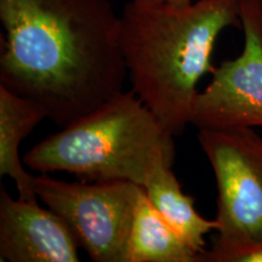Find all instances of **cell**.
<instances>
[{"label": "cell", "instance_id": "6", "mask_svg": "<svg viewBox=\"0 0 262 262\" xmlns=\"http://www.w3.org/2000/svg\"><path fill=\"white\" fill-rule=\"evenodd\" d=\"M242 54L224 61L194 98L191 125L196 129L262 126V0H242Z\"/></svg>", "mask_w": 262, "mask_h": 262}, {"label": "cell", "instance_id": "7", "mask_svg": "<svg viewBox=\"0 0 262 262\" xmlns=\"http://www.w3.org/2000/svg\"><path fill=\"white\" fill-rule=\"evenodd\" d=\"M39 199L0 191V261L78 262L80 245L70 226Z\"/></svg>", "mask_w": 262, "mask_h": 262}, {"label": "cell", "instance_id": "4", "mask_svg": "<svg viewBox=\"0 0 262 262\" xmlns=\"http://www.w3.org/2000/svg\"><path fill=\"white\" fill-rule=\"evenodd\" d=\"M196 139L217 188L216 238L199 262H222L262 242V137L253 127H237L198 129Z\"/></svg>", "mask_w": 262, "mask_h": 262}, {"label": "cell", "instance_id": "2", "mask_svg": "<svg viewBox=\"0 0 262 262\" xmlns=\"http://www.w3.org/2000/svg\"><path fill=\"white\" fill-rule=\"evenodd\" d=\"M242 0L175 5L130 0L120 14V47L133 91L180 135L191 124L196 85L215 71L212 51L227 27L241 25Z\"/></svg>", "mask_w": 262, "mask_h": 262}, {"label": "cell", "instance_id": "3", "mask_svg": "<svg viewBox=\"0 0 262 262\" xmlns=\"http://www.w3.org/2000/svg\"><path fill=\"white\" fill-rule=\"evenodd\" d=\"M175 155L172 134L131 90L45 137L26 153L24 162L38 172L143 187L156 170L172 166Z\"/></svg>", "mask_w": 262, "mask_h": 262}, {"label": "cell", "instance_id": "12", "mask_svg": "<svg viewBox=\"0 0 262 262\" xmlns=\"http://www.w3.org/2000/svg\"><path fill=\"white\" fill-rule=\"evenodd\" d=\"M156 2L170 3V4H175V5H185V4H189V3L194 2V0H156Z\"/></svg>", "mask_w": 262, "mask_h": 262}, {"label": "cell", "instance_id": "8", "mask_svg": "<svg viewBox=\"0 0 262 262\" xmlns=\"http://www.w3.org/2000/svg\"><path fill=\"white\" fill-rule=\"evenodd\" d=\"M44 119H49L48 112L40 103L0 84V175L11 179L18 196L28 201L38 198L34 176L26 171L19 147Z\"/></svg>", "mask_w": 262, "mask_h": 262}, {"label": "cell", "instance_id": "10", "mask_svg": "<svg viewBox=\"0 0 262 262\" xmlns=\"http://www.w3.org/2000/svg\"><path fill=\"white\" fill-rule=\"evenodd\" d=\"M148 199L166 221L199 253L205 250V235L216 231V220L195 210L194 198L182 191L172 166H162L142 187Z\"/></svg>", "mask_w": 262, "mask_h": 262}, {"label": "cell", "instance_id": "11", "mask_svg": "<svg viewBox=\"0 0 262 262\" xmlns=\"http://www.w3.org/2000/svg\"><path fill=\"white\" fill-rule=\"evenodd\" d=\"M222 262H262V242L226 256Z\"/></svg>", "mask_w": 262, "mask_h": 262}, {"label": "cell", "instance_id": "1", "mask_svg": "<svg viewBox=\"0 0 262 262\" xmlns=\"http://www.w3.org/2000/svg\"><path fill=\"white\" fill-rule=\"evenodd\" d=\"M0 84L37 101L57 126L123 93L120 15L111 0H0Z\"/></svg>", "mask_w": 262, "mask_h": 262}, {"label": "cell", "instance_id": "5", "mask_svg": "<svg viewBox=\"0 0 262 262\" xmlns=\"http://www.w3.org/2000/svg\"><path fill=\"white\" fill-rule=\"evenodd\" d=\"M142 187L127 181L67 182L47 172L34 176L42 205L67 222L95 262H127V245Z\"/></svg>", "mask_w": 262, "mask_h": 262}, {"label": "cell", "instance_id": "9", "mask_svg": "<svg viewBox=\"0 0 262 262\" xmlns=\"http://www.w3.org/2000/svg\"><path fill=\"white\" fill-rule=\"evenodd\" d=\"M196 251L150 203L145 189L137 199L127 262H199Z\"/></svg>", "mask_w": 262, "mask_h": 262}]
</instances>
